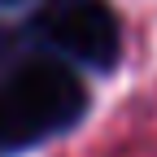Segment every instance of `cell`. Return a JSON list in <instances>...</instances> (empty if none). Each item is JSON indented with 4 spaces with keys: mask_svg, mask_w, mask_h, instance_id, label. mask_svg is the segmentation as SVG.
Listing matches in <instances>:
<instances>
[{
    "mask_svg": "<svg viewBox=\"0 0 157 157\" xmlns=\"http://www.w3.org/2000/svg\"><path fill=\"white\" fill-rule=\"evenodd\" d=\"M87 92L57 57H17L0 74V153L31 148L83 118Z\"/></svg>",
    "mask_w": 157,
    "mask_h": 157,
    "instance_id": "6da1fadb",
    "label": "cell"
},
{
    "mask_svg": "<svg viewBox=\"0 0 157 157\" xmlns=\"http://www.w3.org/2000/svg\"><path fill=\"white\" fill-rule=\"evenodd\" d=\"M17 52H22V39H17V31L9 22H0V74H5L13 61H17Z\"/></svg>",
    "mask_w": 157,
    "mask_h": 157,
    "instance_id": "3957f363",
    "label": "cell"
},
{
    "mask_svg": "<svg viewBox=\"0 0 157 157\" xmlns=\"http://www.w3.org/2000/svg\"><path fill=\"white\" fill-rule=\"evenodd\" d=\"M0 5H22V0H0Z\"/></svg>",
    "mask_w": 157,
    "mask_h": 157,
    "instance_id": "277c9868",
    "label": "cell"
},
{
    "mask_svg": "<svg viewBox=\"0 0 157 157\" xmlns=\"http://www.w3.org/2000/svg\"><path fill=\"white\" fill-rule=\"evenodd\" d=\"M44 44L57 61L105 74L122 57V22L105 0H66L44 13Z\"/></svg>",
    "mask_w": 157,
    "mask_h": 157,
    "instance_id": "7a4b0ae2",
    "label": "cell"
}]
</instances>
